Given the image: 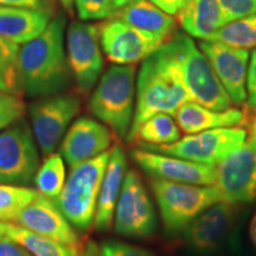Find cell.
I'll list each match as a JSON object with an SVG mask.
<instances>
[{
    "label": "cell",
    "instance_id": "obj_1",
    "mask_svg": "<svg viewBox=\"0 0 256 256\" xmlns=\"http://www.w3.org/2000/svg\"><path fill=\"white\" fill-rule=\"evenodd\" d=\"M66 24L64 16L51 19L40 36L19 49L22 81L28 96L58 94L68 86L72 72L64 48Z\"/></svg>",
    "mask_w": 256,
    "mask_h": 256
},
{
    "label": "cell",
    "instance_id": "obj_2",
    "mask_svg": "<svg viewBox=\"0 0 256 256\" xmlns=\"http://www.w3.org/2000/svg\"><path fill=\"white\" fill-rule=\"evenodd\" d=\"M191 100L179 70L162 46L142 60L136 82L134 119L126 138L132 140L144 121L159 113L174 116L184 104Z\"/></svg>",
    "mask_w": 256,
    "mask_h": 256
},
{
    "label": "cell",
    "instance_id": "obj_3",
    "mask_svg": "<svg viewBox=\"0 0 256 256\" xmlns=\"http://www.w3.org/2000/svg\"><path fill=\"white\" fill-rule=\"evenodd\" d=\"M177 66L191 100L212 110H226L232 101L217 78L209 60L194 40L178 34L162 44Z\"/></svg>",
    "mask_w": 256,
    "mask_h": 256
},
{
    "label": "cell",
    "instance_id": "obj_4",
    "mask_svg": "<svg viewBox=\"0 0 256 256\" xmlns=\"http://www.w3.org/2000/svg\"><path fill=\"white\" fill-rule=\"evenodd\" d=\"M89 110L118 138L126 139L136 112V66H112L100 78Z\"/></svg>",
    "mask_w": 256,
    "mask_h": 256
},
{
    "label": "cell",
    "instance_id": "obj_5",
    "mask_svg": "<svg viewBox=\"0 0 256 256\" xmlns=\"http://www.w3.org/2000/svg\"><path fill=\"white\" fill-rule=\"evenodd\" d=\"M110 150L72 168L66 184L54 202L70 224L88 230L94 224L100 194Z\"/></svg>",
    "mask_w": 256,
    "mask_h": 256
},
{
    "label": "cell",
    "instance_id": "obj_6",
    "mask_svg": "<svg viewBox=\"0 0 256 256\" xmlns=\"http://www.w3.org/2000/svg\"><path fill=\"white\" fill-rule=\"evenodd\" d=\"M151 188L168 235L183 232L204 210L222 202L214 185L202 186L153 178Z\"/></svg>",
    "mask_w": 256,
    "mask_h": 256
},
{
    "label": "cell",
    "instance_id": "obj_7",
    "mask_svg": "<svg viewBox=\"0 0 256 256\" xmlns=\"http://www.w3.org/2000/svg\"><path fill=\"white\" fill-rule=\"evenodd\" d=\"M247 140L248 133L243 127H224L188 134L168 145L139 144L138 146L146 151L216 166L226 156L244 145Z\"/></svg>",
    "mask_w": 256,
    "mask_h": 256
},
{
    "label": "cell",
    "instance_id": "obj_8",
    "mask_svg": "<svg viewBox=\"0 0 256 256\" xmlns=\"http://www.w3.org/2000/svg\"><path fill=\"white\" fill-rule=\"evenodd\" d=\"M40 165L34 133L25 121L0 130V184L28 185Z\"/></svg>",
    "mask_w": 256,
    "mask_h": 256
},
{
    "label": "cell",
    "instance_id": "obj_9",
    "mask_svg": "<svg viewBox=\"0 0 256 256\" xmlns=\"http://www.w3.org/2000/svg\"><path fill=\"white\" fill-rule=\"evenodd\" d=\"M80 110L81 101L78 96L60 92L48 95L31 106L32 133L43 156L54 153Z\"/></svg>",
    "mask_w": 256,
    "mask_h": 256
},
{
    "label": "cell",
    "instance_id": "obj_10",
    "mask_svg": "<svg viewBox=\"0 0 256 256\" xmlns=\"http://www.w3.org/2000/svg\"><path fill=\"white\" fill-rule=\"evenodd\" d=\"M156 229V217L151 198L138 172L128 170L115 208V232L126 238H146Z\"/></svg>",
    "mask_w": 256,
    "mask_h": 256
},
{
    "label": "cell",
    "instance_id": "obj_11",
    "mask_svg": "<svg viewBox=\"0 0 256 256\" xmlns=\"http://www.w3.org/2000/svg\"><path fill=\"white\" fill-rule=\"evenodd\" d=\"M66 57L78 90L88 94L104 70L98 28L74 20L66 31Z\"/></svg>",
    "mask_w": 256,
    "mask_h": 256
},
{
    "label": "cell",
    "instance_id": "obj_12",
    "mask_svg": "<svg viewBox=\"0 0 256 256\" xmlns=\"http://www.w3.org/2000/svg\"><path fill=\"white\" fill-rule=\"evenodd\" d=\"M101 49L112 63L134 66L156 52L164 42L138 30L118 18L98 25Z\"/></svg>",
    "mask_w": 256,
    "mask_h": 256
},
{
    "label": "cell",
    "instance_id": "obj_13",
    "mask_svg": "<svg viewBox=\"0 0 256 256\" xmlns=\"http://www.w3.org/2000/svg\"><path fill=\"white\" fill-rule=\"evenodd\" d=\"M220 200L249 203L256 198V150L248 142L215 166V183Z\"/></svg>",
    "mask_w": 256,
    "mask_h": 256
},
{
    "label": "cell",
    "instance_id": "obj_14",
    "mask_svg": "<svg viewBox=\"0 0 256 256\" xmlns=\"http://www.w3.org/2000/svg\"><path fill=\"white\" fill-rule=\"evenodd\" d=\"M200 49L209 60L232 104H242L247 100L249 51L212 40H202Z\"/></svg>",
    "mask_w": 256,
    "mask_h": 256
},
{
    "label": "cell",
    "instance_id": "obj_15",
    "mask_svg": "<svg viewBox=\"0 0 256 256\" xmlns=\"http://www.w3.org/2000/svg\"><path fill=\"white\" fill-rule=\"evenodd\" d=\"M134 162L153 178L191 185L209 186L215 183V166L162 154L146 150L130 152Z\"/></svg>",
    "mask_w": 256,
    "mask_h": 256
},
{
    "label": "cell",
    "instance_id": "obj_16",
    "mask_svg": "<svg viewBox=\"0 0 256 256\" xmlns=\"http://www.w3.org/2000/svg\"><path fill=\"white\" fill-rule=\"evenodd\" d=\"M113 132L90 118H80L70 124L60 146V154L70 168L112 148Z\"/></svg>",
    "mask_w": 256,
    "mask_h": 256
},
{
    "label": "cell",
    "instance_id": "obj_17",
    "mask_svg": "<svg viewBox=\"0 0 256 256\" xmlns=\"http://www.w3.org/2000/svg\"><path fill=\"white\" fill-rule=\"evenodd\" d=\"M23 228L72 247H82L78 232L51 198L38 194L16 220Z\"/></svg>",
    "mask_w": 256,
    "mask_h": 256
},
{
    "label": "cell",
    "instance_id": "obj_18",
    "mask_svg": "<svg viewBox=\"0 0 256 256\" xmlns=\"http://www.w3.org/2000/svg\"><path fill=\"white\" fill-rule=\"evenodd\" d=\"M234 204L220 202L198 215L183 230L185 241L198 252L215 250L224 241L235 220Z\"/></svg>",
    "mask_w": 256,
    "mask_h": 256
},
{
    "label": "cell",
    "instance_id": "obj_19",
    "mask_svg": "<svg viewBox=\"0 0 256 256\" xmlns=\"http://www.w3.org/2000/svg\"><path fill=\"white\" fill-rule=\"evenodd\" d=\"M127 172V159L120 146L110 148L104 179H102L98 206L94 218V228L98 232H108L114 222L115 208Z\"/></svg>",
    "mask_w": 256,
    "mask_h": 256
},
{
    "label": "cell",
    "instance_id": "obj_20",
    "mask_svg": "<svg viewBox=\"0 0 256 256\" xmlns=\"http://www.w3.org/2000/svg\"><path fill=\"white\" fill-rule=\"evenodd\" d=\"M174 120L185 134H196L215 128L243 127L250 122L247 110L238 108L212 110L194 101L182 106L174 114Z\"/></svg>",
    "mask_w": 256,
    "mask_h": 256
},
{
    "label": "cell",
    "instance_id": "obj_21",
    "mask_svg": "<svg viewBox=\"0 0 256 256\" xmlns=\"http://www.w3.org/2000/svg\"><path fill=\"white\" fill-rule=\"evenodd\" d=\"M52 16L40 10L0 5V36L16 44H24L40 36Z\"/></svg>",
    "mask_w": 256,
    "mask_h": 256
},
{
    "label": "cell",
    "instance_id": "obj_22",
    "mask_svg": "<svg viewBox=\"0 0 256 256\" xmlns=\"http://www.w3.org/2000/svg\"><path fill=\"white\" fill-rule=\"evenodd\" d=\"M113 18L152 34L164 43L170 40L176 28V19L150 0H136L118 11Z\"/></svg>",
    "mask_w": 256,
    "mask_h": 256
},
{
    "label": "cell",
    "instance_id": "obj_23",
    "mask_svg": "<svg viewBox=\"0 0 256 256\" xmlns=\"http://www.w3.org/2000/svg\"><path fill=\"white\" fill-rule=\"evenodd\" d=\"M177 19L186 34L203 40L223 26L218 0H186Z\"/></svg>",
    "mask_w": 256,
    "mask_h": 256
},
{
    "label": "cell",
    "instance_id": "obj_24",
    "mask_svg": "<svg viewBox=\"0 0 256 256\" xmlns=\"http://www.w3.org/2000/svg\"><path fill=\"white\" fill-rule=\"evenodd\" d=\"M6 236L31 252L34 256H78L82 247H72L55 240L30 232L16 223H5Z\"/></svg>",
    "mask_w": 256,
    "mask_h": 256
},
{
    "label": "cell",
    "instance_id": "obj_25",
    "mask_svg": "<svg viewBox=\"0 0 256 256\" xmlns=\"http://www.w3.org/2000/svg\"><path fill=\"white\" fill-rule=\"evenodd\" d=\"M180 139V130L171 115L159 113L144 121L130 142L168 145Z\"/></svg>",
    "mask_w": 256,
    "mask_h": 256
},
{
    "label": "cell",
    "instance_id": "obj_26",
    "mask_svg": "<svg viewBox=\"0 0 256 256\" xmlns=\"http://www.w3.org/2000/svg\"><path fill=\"white\" fill-rule=\"evenodd\" d=\"M19 44L0 36V92L22 98L24 95L19 66Z\"/></svg>",
    "mask_w": 256,
    "mask_h": 256
},
{
    "label": "cell",
    "instance_id": "obj_27",
    "mask_svg": "<svg viewBox=\"0 0 256 256\" xmlns=\"http://www.w3.org/2000/svg\"><path fill=\"white\" fill-rule=\"evenodd\" d=\"M34 183L40 194L51 200L58 197L66 184V168L60 153H51L46 156L37 170Z\"/></svg>",
    "mask_w": 256,
    "mask_h": 256
},
{
    "label": "cell",
    "instance_id": "obj_28",
    "mask_svg": "<svg viewBox=\"0 0 256 256\" xmlns=\"http://www.w3.org/2000/svg\"><path fill=\"white\" fill-rule=\"evenodd\" d=\"M208 40L222 42L240 49L256 50V14L226 24Z\"/></svg>",
    "mask_w": 256,
    "mask_h": 256
},
{
    "label": "cell",
    "instance_id": "obj_29",
    "mask_svg": "<svg viewBox=\"0 0 256 256\" xmlns=\"http://www.w3.org/2000/svg\"><path fill=\"white\" fill-rule=\"evenodd\" d=\"M40 192L19 185L0 184V220L14 223L17 217Z\"/></svg>",
    "mask_w": 256,
    "mask_h": 256
},
{
    "label": "cell",
    "instance_id": "obj_30",
    "mask_svg": "<svg viewBox=\"0 0 256 256\" xmlns=\"http://www.w3.org/2000/svg\"><path fill=\"white\" fill-rule=\"evenodd\" d=\"M75 6L82 20L110 19L116 14L113 0H75Z\"/></svg>",
    "mask_w": 256,
    "mask_h": 256
},
{
    "label": "cell",
    "instance_id": "obj_31",
    "mask_svg": "<svg viewBox=\"0 0 256 256\" xmlns=\"http://www.w3.org/2000/svg\"><path fill=\"white\" fill-rule=\"evenodd\" d=\"M25 104L22 98L0 92V130L23 119Z\"/></svg>",
    "mask_w": 256,
    "mask_h": 256
},
{
    "label": "cell",
    "instance_id": "obj_32",
    "mask_svg": "<svg viewBox=\"0 0 256 256\" xmlns=\"http://www.w3.org/2000/svg\"><path fill=\"white\" fill-rule=\"evenodd\" d=\"M223 26L256 14V0H218Z\"/></svg>",
    "mask_w": 256,
    "mask_h": 256
},
{
    "label": "cell",
    "instance_id": "obj_33",
    "mask_svg": "<svg viewBox=\"0 0 256 256\" xmlns=\"http://www.w3.org/2000/svg\"><path fill=\"white\" fill-rule=\"evenodd\" d=\"M101 256H156L146 249L119 241H106L100 246Z\"/></svg>",
    "mask_w": 256,
    "mask_h": 256
},
{
    "label": "cell",
    "instance_id": "obj_34",
    "mask_svg": "<svg viewBox=\"0 0 256 256\" xmlns=\"http://www.w3.org/2000/svg\"><path fill=\"white\" fill-rule=\"evenodd\" d=\"M0 5L40 10V11L50 12L52 14L55 12V0H0Z\"/></svg>",
    "mask_w": 256,
    "mask_h": 256
},
{
    "label": "cell",
    "instance_id": "obj_35",
    "mask_svg": "<svg viewBox=\"0 0 256 256\" xmlns=\"http://www.w3.org/2000/svg\"><path fill=\"white\" fill-rule=\"evenodd\" d=\"M0 256H34L23 246L6 238L0 241Z\"/></svg>",
    "mask_w": 256,
    "mask_h": 256
},
{
    "label": "cell",
    "instance_id": "obj_36",
    "mask_svg": "<svg viewBox=\"0 0 256 256\" xmlns=\"http://www.w3.org/2000/svg\"><path fill=\"white\" fill-rule=\"evenodd\" d=\"M153 4L171 16H177L186 0H150Z\"/></svg>",
    "mask_w": 256,
    "mask_h": 256
},
{
    "label": "cell",
    "instance_id": "obj_37",
    "mask_svg": "<svg viewBox=\"0 0 256 256\" xmlns=\"http://www.w3.org/2000/svg\"><path fill=\"white\" fill-rule=\"evenodd\" d=\"M247 89L249 96L256 94V50L252 51L250 57V63L248 66V78Z\"/></svg>",
    "mask_w": 256,
    "mask_h": 256
},
{
    "label": "cell",
    "instance_id": "obj_38",
    "mask_svg": "<svg viewBox=\"0 0 256 256\" xmlns=\"http://www.w3.org/2000/svg\"><path fill=\"white\" fill-rule=\"evenodd\" d=\"M78 256H101L100 246H98V243L94 241H88L86 244H83Z\"/></svg>",
    "mask_w": 256,
    "mask_h": 256
},
{
    "label": "cell",
    "instance_id": "obj_39",
    "mask_svg": "<svg viewBox=\"0 0 256 256\" xmlns=\"http://www.w3.org/2000/svg\"><path fill=\"white\" fill-rule=\"evenodd\" d=\"M249 126H250V133H249L248 144L256 150V110L254 113V118H252V120L249 122Z\"/></svg>",
    "mask_w": 256,
    "mask_h": 256
},
{
    "label": "cell",
    "instance_id": "obj_40",
    "mask_svg": "<svg viewBox=\"0 0 256 256\" xmlns=\"http://www.w3.org/2000/svg\"><path fill=\"white\" fill-rule=\"evenodd\" d=\"M136 2V0H113L114 6H115V10H116V12L120 11L121 8H126L127 5L132 4V2Z\"/></svg>",
    "mask_w": 256,
    "mask_h": 256
},
{
    "label": "cell",
    "instance_id": "obj_41",
    "mask_svg": "<svg viewBox=\"0 0 256 256\" xmlns=\"http://www.w3.org/2000/svg\"><path fill=\"white\" fill-rule=\"evenodd\" d=\"M250 238L252 242L256 244V215L254 216V218H252L250 223Z\"/></svg>",
    "mask_w": 256,
    "mask_h": 256
},
{
    "label": "cell",
    "instance_id": "obj_42",
    "mask_svg": "<svg viewBox=\"0 0 256 256\" xmlns=\"http://www.w3.org/2000/svg\"><path fill=\"white\" fill-rule=\"evenodd\" d=\"M60 2H62V5L66 10H68V11H72V5H74V2H75V0H60Z\"/></svg>",
    "mask_w": 256,
    "mask_h": 256
},
{
    "label": "cell",
    "instance_id": "obj_43",
    "mask_svg": "<svg viewBox=\"0 0 256 256\" xmlns=\"http://www.w3.org/2000/svg\"><path fill=\"white\" fill-rule=\"evenodd\" d=\"M8 238L6 236V232H5V222H2L0 220V241H2V240Z\"/></svg>",
    "mask_w": 256,
    "mask_h": 256
},
{
    "label": "cell",
    "instance_id": "obj_44",
    "mask_svg": "<svg viewBox=\"0 0 256 256\" xmlns=\"http://www.w3.org/2000/svg\"><path fill=\"white\" fill-rule=\"evenodd\" d=\"M249 102H250V104L252 106V107L256 108V94L252 96H249Z\"/></svg>",
    "mask_w": 256,
    "mask_h": 256
}]
</instances>
